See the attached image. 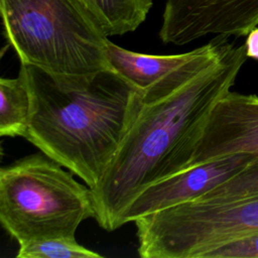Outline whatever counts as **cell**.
<instances>
[{
	"label": "cell",
	"instance_id": "2",
	"mask_svg": "<svg viewBox=\"0 0 258 258\" xmlns=\"http://www.w3.org/2000/svg\"><path fill=\"white\" fill-rule=\"evenodd\" d=\"M31 111L23 138L91 188L103 178L143 106V97L113 70L66 90L42 70L20 64Z\"/></svg>",
	"mask_w": 258,
	"mask_h": 258
},
{
	"label": "cell",
	"instance_id": "15",
	"mask_svg": "<svg viewBox=\"0 0 258 258\" xmlns=\"http://www.w3.org/2000/svg\"><path fill=\"white\" fill-rule=\"evenodd\" d=\"M246 54L248 58L258 60V26L253 28L246 36Z\"/></svg>",
	"mask_w": 258,
	"mask_h": 258
},
{
	"label": "cell",
	"instance_id": "11",
	"mask_svg": "<svg viewBox=\"0 0 258 258\" xmlns=\"http://www.w3.org/2000/svg\"><path fill=\"white\" fill-rule=\"evenodd\" d=\"M0 135L24 137L28 128L31 98L23 76L0 80Z\"/></svg>",
	"mask_w": 258,
	"mask_h": 258
},
{
	"label": "cell",
	"instance_id": "8",
	"mask_svg": "<svg viewBox=\"0 0 258 258\" xmlns=\"http://www.w3.org/2000/svg\"><path fill=\"white\" fill-rule=\"evenodd\" d=\"M236 154L258 157V96L230 90L209 114L186 168Z\"/></svg>",
	"mask_w": 258,
	"mask_h": 258
},
{
	"label": "cell",
	"instance_id": "13",
	"mask_svg": "<svg viewBox=\"0 0 258 258\" xmlns=\"http://www.w3.org/2000/svg\"><path fill=\"white\" fill-rule=\"evenodd\" d=\"M257 194L258 160H255L231 178L202 196L198 201H235Z\"/></svg>",
	"mask_w": 258,
	"mask_h": 258
},
{
	"label": "cell",
	"instance_id": "12",
	"mask_svg": "<svg viewBox=\"0 0 258 258\" xmlns=\"http://www.w3.org/2000/svg\"><path fill=\"white\" fill-rule=\"evenodd\" d=\"M17 258H102L98 252L79 244L75 237H57L19 246Z\"/></svg>",
	"mask_w": 258,
	"mask_h": 258
},
{
	"label": "cell",
	"instance_id": "4",
	"mask_svg": "<svg viewBox=\"0 0 258 258\" xmlns=\"http://www.w3.org/2000/svg\"><path fill=\"white\" fill-rule=\"evenodd\" d=\"M44 153L22 157L0 169V222L18 245L75 237L96 216L91 187Z\"/></svg>",
	"mask_w": 258,
	"mask_h": 258
},
{
	"label": "cell",
	"instance_id": "14",
	"mask_svg": "<svg viewBox=\"0 0 258 258\" xmlns=\"http://www.w3.org/2000/svg\"><path fill=\"white\" fill-rule=\"evenodd\" d=\"M203 258H258V231L218 245L205 253Z\"/></svg>",
	"mask_w": 258,
	"mask_h": 258
},
{
	"label": "cell",
	"instance_id": "3",
	"mask_svg": "<svg viewBox=\"0 0 258 258\" xmlns=\"http://www.w3.org/2000/svg\"><path fill=\"white\" fill-rule=\"evenodd\" d=\"M0 12L20 63L42 70L60 88H84L112 70L108 36L77 0H0Z\"/></svg>",
	"mask_w": 258,
	"mask_h": 258
},
{
	"label": "cell",
	"instance_id": "6",
	"mask_svg": "<svg viewBox=\"0 0 258 258\" xmlns=\"http://www.w3.org/2000/svg\"><path fill=\"white\" fill-rule=\"evenodd\" d=\"M234 43L229 37L216 36L188 52L155 55L131 51L109 40L106 55L111 69L140 92L143 102L148 103L183 88L217 62Z\"/></svg>",
	"mask_w": 258,
	"mask_h": 258
},
{
	"label": "cell",
	"instance_id": "10",
	"mask_svg": "<svg viewBox=\"0 0 258 258\" xmlns=\"http://www.w3.org/2000/svg\"><path fill=\"white\" fill-rule=\"evenodd\" d=\"M109 36L135 31L146 19L152 0H77Z\"/></svg>",
	"mask_w": 258,
	"mask_h": 258
},
{
	"label": "cell",
	"instance_id": "7",
	"mask_svg": "<svg viewBox=\"0 0 258 258\" xmlns=\"http://www.w3.org/2000/svg\"><path fill=\"white\" fill-rule=\"evenodd\" d=\"M258 26V0H166L163 43L183 45L203 36L242 37Z\"/></svg>",
	"mask_w": 258,
	"mask_h": 258
},
{
	"label": "cell",
	"instance_id": "5",
	"mask_svg": "<svg viewBox=\"0 0 258 258\" xmlns=\"http://www.w3.org/2000/svg\"><path fill=\"white\" fill-rule=\"evenodd\" d=\"M258 231V194L235 201H191L142 217L141 248L149 258H203L235 237Z\"/></svg>",
	"mask_w": 258,
	"mask_h": 258
},
{
	"label": "cell",
	"instance_id": "1",
	"mask_svg": "<svg viewBox=\"0 0 258 258\" xmlns=\"http://www.w3.org/2000/svg\"><path fill=\"white\" fill-rule=\"evenodd\" d=\"M247 59L245 43H234L180 90L143 102L102 180L91 188L101 228H120L123 213L141 190L186 168L209 114Z\"/></svg>",
	"mask_w": 258,
	"mask_h": 258
},
{
	"label": "cell",
	"instance_id": "9",
	"mask_svg": "<svg viewBox=\"0 0 258 258\" xmlns=\"http://www.w3.org/2000/svg\"><path fill=\"white\" fill-rule=\"evenodd\" d=\"M258 157L236 154L194 165L160 179L140 191L123 213L120 226L149 214L200 199Z\"/></svg>",
	"mask_w": 258,
	"mask_h": 258
}]
</instances>
